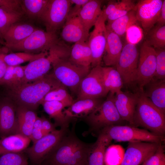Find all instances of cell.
I'll use <instances>...</instances> for the list:
<instances>
[{"label": "cell", "instance_id": "45", "mask_svg": "<svg viewBox=\"0 0 165 165\" xmlns=\"http://www.w3.org/2000/svg\"><path fill=\"white\" fill-rule=\"evenodd\" d=\"M0 6L6 7L23 13L20 0H0Z\"/></svg>", "mask_w": 165, "mask_h": 165}, {"label": "cell", "instance_id": "46", "mask_svg": "<svg viewBox=\"0 0 165 165\" xmlns=\"http://www.w3.org/2000/svg\"><path fill=\"white\" fill-rule=\"evenodd\" d=\"M9 50L6 46L0 49V83L8 66L5 63L4 57L5 55L8 53Z\"/></svg>", "mask_w": 165, "mask_h": 165}, {"label": "cell", "instance_id": "19", "mask_svg": "<svg viewBox=\"0 0 165 165\" xmlns=\"http://www.w3.org/2000/svg\"><path fill=\"white\" fill-rule=\"evenodd\" d=\"M38 28L32 23L23 20L13 23L3 36L5 46L21 42Z\"/></svg>", "mask_w": 165, "mask_h": 165}, {"label": "cell", "instance_id": "29", "mask_svg": "<svg viewBox=\"0 0 165 165\" xmlns=\"http://www.w3.org/2000/svg\"><path fill=\"white\" fill-rule=\"evenodd\" d=\"M49 0H20L24 16L31 20L40 21Z\"/></svg>", "mask_w": 165, "mask_h": 165}, {"label": "cell", "instance_id": "44", "mask_svg": "<svg viewBox=\"0 0 165 165\" xmlns=\"http://www.w3.org/2000/svg\"><path fill=\"white\" fill-rule=\"evenodd\" d=\"M125 0L120 1H111L109 2L106 7L102 10L101 15L106 21L107 17L121 6L124 3Z\"/></svg>", "mask_w": 165, "mask_h": 165}, {"label": "cell", "instance_id": "4", "mask_svg": "<svg viewBox=\"0 0 165 165\" xmlns=\"http://www.w3.org/2000/svg\"><path fill=\"white\" fill-rule=\"evenodd\" d=\"M69 57L59 58L52 64L54 77L73 94H77L79 84L90 71V67L75 64Z\"/></svg>", "mask_w": 165, "mask_h": 165}, {"label": "cell", "instance_id": "13", "mask_svg": "<svg viewBox=\"0 0 165 165\" xmlns=\"http://www.w3.org/2000/svg\"><path fill=\"white\" fill-rule=\"evenodd\" d=\"M156 53L155 49L145 41L139 53L135 83L143 88L154 77L156 71Z\"/></svg>", "mask_w": 165, "mask_h": 165}, {"label": "cell", "instance_id": "32", "mask_svg": "<svg viewBox=\"0 0 165 165\" xmlns=\"http://www.w3.org/2000/svg\"><path fill=\"white\" fill-rule=\"evenodd\" d=\"M103 80L107 91L112 94L121 90L123 85L122 77L116 69L102 67Z\"/></svg>", "mask_w": 165, "mask_h": 165}, {"label": "cell", "instance_id": "31", "mask_svg": "<svg viewBox=\"0 0 165 165\" xmlns=\"http://www.w3.org/2000/svg\"><path fill=\"white\" fill-rule=\"evenodd\" d=\"M138 21L135 9L131 10L126 15L111 22H108L106 29L114 32L120 37L126 33L128 28L136 24Z\"/></svg>", "mask_w": 165, "mask_h": 165}, {"label": "cell", "instance_id": "24", "mask_svg": "<svg viewBox=\"0 0 165 165\" xmlns=\"http://www.w3.org/2000/svg\"><path fill=\"white\" fill-rule=\"evenodd\" d=\"M102 1L89 0L79 10L78 16L86 32L89 35V31L94 26L100 15Z\"/></svg>", "mask_w": 165, "mask_h": 165}, {"label": "cell", "instance_id": "18", "mask_svg": "<svg viewBox=\"0 0 165 165\" xmlns=\"http://www.w3.org/2000/svg\"><path fill=\"white\" fill-rule=\"evenodd\" d=\"M138 98L137 91L133 93L120 90L114 96V102L122 119L134 127V119Z\"/></svg>", "mask_w": 165, "mask_h": 165}, {"label": "cell", "instance_id": "14", "mask_svg": "<svg viewBox=\"0 0 165 165\" xmlns=\"http://www.w3.org/2000/svg\"><path fill=\"white\" fill-rule=\"evenodd\" d=\"M105 21L101 14L93 31L89 33L88 42L91 53L92 68L101 65L103 57L106 41Z\"/></svg>", "mask_w": 165, "mask_h": 165}, {"label": "cell", "instance_id": "1", "mask_svg": "<svg viewBox=\"0 0 165 165\" xmlns=\"http://www.w3.org/2000/svg\"><path fill=\"white\" fill-rule=\"evenodd\" d=\"M62 85L53 73L47 74L33 82L7 89L6 96L16 106L35 111L48 93Z\"/></svg>", "mask_w": 165, "mask_h": 165}, {"label": "cell", "instance_id": "37", "mask_svg": "<svg viewBox=\"0 0 165 165\" xmlns=\"http://www.w3.org/2000/svg\"><path fill=\"white\" fill-rule=\"evenodd\" d=\"M125 151L119 145H113L106 149L104 156L105 165H120Z\"/></svg>", "mask_w": 165, "mask_h": 165}, {"label": "cell", "instance_id": "22", "mask_svg": "<svg viewBox=\"0 0 165 165\" xmlns=\"http://www.w3.org/2000/svg\"><path fill=\"white\" fill-rule=\"evenodd\" d=\"M106 39L104 62L107 66H116L123 47L121 40L118 35L107 29Z\"/></svg>", "mask_w": 165, "mask_h": 165}, {"label": "cell", "instance_id": "43", "mask_svg": "<svg viewBox=\"0 0 165 165\" xmlns=\"http://www.w3.org/2000/svg\"><path fill=\"white\" fill-rule=\"evenodd\" d=\"M44 136L42 129L41 118L38 116L33 125L30 139L34 143Z\"/></svg>", "mask_w": 165, "mask_h": 165}, {"label": "cell", "instance_id": "33", "mask_svg": "<svg viewBox=\"0 0 165 165\" xmlns=\"http://www.w3.org/2000/svg\"><path fill=\"white\" fill-rule=\"evenodd\" d=\"M24 15L20 12L6 7L0 6V37L13 23L23 20Z\"/></svg>", "mask_w": 165, "mask_h": 165}, {"label": "cell", "instance_id": "52", "mask_svg": "<svg viewBox=\"0 0 165 165\" xmlns=\"http://www.w3.org/2000/svg\"><path fill=\"white\" fill-rule=\"evenodd\" d=\"M38 165H41V164H39Z\"/></svg>", "mask_w": 165, "mask_h": 165}, {"label": "cell", "instance_id": "25", "mask_svg": "<svg viewBox=\"0 0 165 165\" xmlns=\"http://www.w3.org/2000/svg\"><path fill=\"white\" fill-rule=\"evenodd\" d=\"M41 105L50 118L53 120L56 127L68 129L72 120L64 113L63 109L65 107L62 103L57 101H47L42 102Z\"/></svg>", "mask_w": 165, "mask_h": 165}, {"label": "cell", "instance_id": "15", "mask_svg": "<svg viewBox=\"0 0 165 165\" xmlns=\"http://www.w3.org/2000/svg\"><path fill=\"white\" fill-rule=\"evenodd\" d=\"M161 143L129 142L120 165H140L157 150Z\"/></svg>", "mask_w": 165, "mask_h": 165}, {"label": "cell", "instance_id": "21", "mask_svg": "<svg viewBox=\"0 0 165 165\" xmlns=\"http://www.w3.org/2000/svg\"><path fill=\"white\" fill-rule=\"evenodd\" d=\"M103 102L101 98L76 100L71 105L63 111V112L71 120L77 118L83 119L93 112Z\"/></svg>", "mask_w": 165, "mask_h": 165}, {"label": "cell", "instance_id": "8", "mask_svg": "<svg viewBox=\"0 0 165 165\" xmlns=\"http://www.w3.org/2000/svg\"><path fill=\"white\" fill-rule=\"evenodd\" d=\"M59 41L57 33H49L38 28L21 42L6 47L14 51L38 54L48 51Z\"/></svg>", "mask_w": 165, "mask_h": 165}, {"label": "cell", "instance_id": "28", "mask_svg": "<svg viewBox=\"0 0 165 165\" xmlns=\"http://www.w3.org/2000/svg\"><path fill=\"white\" fill-rule=\"evenodd\" d=\"M16 114L19 133L30 138L32 127L38 116L35 111L16 106Z\"/></svg>", "mask_w": 165, "mask_h": 165}, {"label": "cell", "instance_id": "5", "mask_svg": "<svg viewBox=\"0 0 165 165\" xmlns=\"http://www.w3.org/2000/svg\"><path fill=\"white\" fill-rule=\"evenodd\" d=\"M70 52L69 47L61 42L52 46L47 55L30 62L24 66L22 84L35 81L47 74L52 67L53 62L57 58L68 57Z\"/></svg>", "mask_w": 165, "mask_h": 165}, {"label": "cell", "instance_id": "16", "mask_svg": "<svg viewBox=\"0 0 165 165\" xmlns=\"http://www.w3.org/2000/svg\"><path fill=\"white\" fill-rule=\"evenodd\" d=\"M163 0H141L136 4L135 10L138 21L147 32L156 24Z\"/></svg>", "mask_w": 165, "mask_h": 165}, {"label": "cell", "instance_id": "41", "mask_svg": "<svg viewBox=\"0 0 165 165\" xmlns=\"http://www.w3.org/2000/svg\"><path fill=\"white\" fill-rule=\"evenodd\" d=\"M136 4L131 0H125L124 4L107 17L108 22H111L127 14L132 10L135 9Z\"/></svg>", "mask_w": 165, "mask_h": 165}, {"label": "cell", "instance_id": "26", "mask_svg": "<svg viewBox=\"0 0 165 165\" xmlns=\"http://www.w3.org/2000/svg\"><path fill=\"white\" fill-rule=\"evenodd\" d=\"M98 134L89 155L87 165H105V152L112 140L104 134Z\"/></svg>", "mask_w": 165, "mask_h": 165}, {"label": "cell", "instance_id": "9", "mask_svg": "<svg viewBox=\"0 0 165 165\" xmlns=\"http://www.w3.org/2000/svg\"><path fill=\"white\" fill-rule=\"evenodd\" d=\"M71 4L69 0H49L40 20L46 27V31L56 33L62 28Z\"/></svg>", "mask_w": 165, "mask_h": 165}, {"label": "cell", "instance_id": "23", "mask_svg": "<svg viewBox=\"0 0 165 165\" xmlns=\"http://www.w3.org/2000/svg\"><path fill=\"white\" fill-rule=\"evenodd\" d=\"M144 87L145 89L143 88L145 96L165 115V79L153 77Z\"/></svg>", "mask_w": 165, "mask_h": 165}, {"label": "cell", "instance_id": "6", "mask_svg": "<svg viewBox=\"0 0 165 165\" xmlns=\"http://www.w3.org/2000/svg\"><path fill=\"white\" fill-rule=\"evenodd\" d=\"M114 95L110 93L105 101L91 113L83 118L89 126V132H99V133L105 127L120 125L124 121L115 105Z\"/></svg>", "mask_w": 165, "mask_h": 165}, {"label": "cell", "instance_id": "34", "mask_svg": "<svg viewBox=\"0 0 165 165\" xmlns=\"http://www.w3.org/2000/svg\"><path fill=\"white\" fill-rule=\"evenodd\" d=\"M48 52L47 51L38 54L24 52L7 53L5 55L4 59L8 66H17L26 62H31L45 56L48 54Z\"/></svg>", "mask_w": 165, "mask_h": 165}, {"label": "cell", "instance_id": "38", "mask_svg": "<svg viewBox=\"0 0 165 165\" xmlns=\"http://www.w3.org/2000/svg\"><path fill=\"white\" fill-rule=\"evenodd\" d=\"M0 165H28L27 157L20 152H8L0 157Z\"/></svg>", "mask_w": 165, "mask_h": 165}, {"label": "cell", "instance_id": "17", "mask_svg": "<svg viewBox=\"0 0 165 165\" xmlns=\"http://www.w3.org/2000/svg\"><path fill=\"white\" fill-rule=\"evenodd\" d=\"M16 109V105L9 98L6 96L0 98V135L2 138L19 133Z\"/></svg>", "mask_w": 165, "mask_h": 165}, {"label": "cell", "instance_id": "40", "mask_svg": "<svg viewBox=\"0 0 165 165\" xmlns=\"http://www.w3.org/2000/svg\"><path fill=\"white\" fill-rule=\"evenodd\" d=\"M164 146L160 144L156 151L141 165H165Z\"/></svg>", "mask_w": 165, "mask_h": 165}, {"label": "cell", "instance_id": "30", "mask_svg": "<svg viewBox=\"0 0 165 165\" xmlns=\"http://www.w3.org/2000/svg\"><path fill=\"white\" fill-rule=\"evenodd\" d=\"M31 141L29 137L18 133L2 138L0 145L9 152H20L27 148Z\"/></svg>", "mask_w": 165, "mask_h": 165}, {"label": "cell", "instance_id": "50", "mask_svg": "<svg viewBox=\"0 0 165 165\" xmlns=\"http://www.w3.org/2000/svg\"><path fill=\"white\" fill-rule=\"evenodd\" d=\"M10 152H9L5 149H4L2 146L0 145V155H2L5 153Z\"/></svg>", "mask_w": 165, "mask_h": 165}, {"label": "cell", "instance_id": "7", "mask_svg": "<svg viewBox=\"0 0 165 165\" xmlns=\"http://www.w3.org/2000/svg\"><path fill=\"white\" fill-rule=\"evenodd\" d=\"M100 133L105 134L112 140L118 141L162 143L165 141L164 137L131 126H111L103 129L98 134Z\"/></svg>", "mask_w": 165, "mask_h": 165}, {"label": "cell", "instance_id": "36", "mask_svg": "<svg viewBox=\"0 0 165 165\" xmlns=\"http://www.w3.org/2000/svg\"><path fill=\"white\" fill-rule=\"evenodd\" d=\"M145 41L154 48L165 49V26L157 24L147 32Z\"/></svg>", "mask_w": 165, "mask_h": 165}, {"label": "cell", "instance_id": "20", "mask_svg": "<svg viewBox=\"0 0 165 165\" xmlns=\"http://www.w3.org/2000/svg\"><path fill=\"white\" fill-rule=\"evenodd\" d=\"M61 36L62 39L75 43L88 41V34L78 16L67 19L62 27Z\"/></svg>", "mask_w": 165, "mask_h": 165}, {"label": "cell", "instance_id": "12", "mask_svg": "<svg viewBox=\"0 0 165 165\" xmlns=\"http://www.w3.org/2000/svg\"><path fill=\"white\" fill-rule=\"evenodd\" d=\"M102 67L93 68L82 79L79 88L76 100L86 98H101L108 93L104 86Z\"/></svg>", "mask_w": 165, "mask_h": 165}, {"label": "cell", "instance_id": "27", "mask_svg": "<svg viewBox=\"0 0 165 165\" xmlns=\"http://www.w3.org/2000/svg\"><path fill=\"white\" fill-rule=\"evenodd\" d=\"M69 59L77 65L86 67H90L91 53L88 41L75 43L71 48Z\"/></svg>", "mask_w": 165, "mask_h": 165}, {"label": "cell", "instance_id": "2", "mask_svg": "<svg viewBox=\"0 0 165 165\" xmlns=\"http://www.w3.org/2000/svg\"><path fill=\"white\" fill-rule=\"evenodd\" d=\"M64 137L41 165H87L93 143L85 142L73 133Z\"/></svg>", "mask_w": 165, "mask_h": 165}, {"label": "cell", "instance_id": "42", "mask_svg": "<svg viewBox=\"0 0 165 165\" xmlns=\"http://www.w3.org/2000/svg\"><path fill=\"white\" fill-rule=\"evenodd\" d=\"M126 34L128 43L135 45L141 41L143 35L141 29L136 24L129 27Z\"/></svg>", "mask_w": 165, "mask_h": 165}, {"label": "cell", "instance_id": "11", "mask_svg": "<svg viewBox=\"0 0 165 165\" xmlns=\"http://www.w3.org/2000/svg\"><path fill=\"white\" fill-rule=\"evenodd\" d=\"M139 52L135 45L127 43L123 47L116 70L123 83L128 86L136 82Z\"/></svg>", "mask_w": 165, "mask_h": 165}, {"label": "cell", "instance_id": "3", "mask_svg": "<svg viewBox=\"0 0 165 165\" xmlns=\"http://www.w3.org/2000/svg\"><path fill=\"white\" fill-rule=\"evenodd\" d=\"M143 88H139L137 91L138 101L134 119V127H141L156 135L164 137L165 115L145 96Z\"/></svg>", "mask_w": 165, "mask_h": 165}, {"label": "cell", "instance_id": "10", "mask_svg": "<svg viewBox=\"0 0 165 165\" xmlns=\"http://www.w3.org/2000/svg\"><path fill=\"white\" fill-rule=\"evenodd\" d=\"M68 133V129L56 130L43 137L24 151L33 163L40 164Z\"/></svg>", "mask_w": 165, "mask_h": 165}, {"label": "cell", "instance_id": "35", "mask_svg": "<svg viewBox=\"0 0 165 165\" xmlns=\"http://www.w3.org/2000/svg\"><path fill=\"white\" fill-rule=\"evenodd\" d=\"M53 101L60 102L66 107L70 106L75 100L68 92L66 87L62 85L48 93L44 97L42 103Z\"/></svg>", "mask_w": 165, "mask_h": 165}, {"label": "cell", "instance_id": "47", "mask_svg": "<svg viewBox=\"0 0 165 165\" xmlns=\"http://www.w3.org/2000/svg\"><path fill=\"white\" fill-rule=\"evenodd\" d=\"M42 127L43 133L45 135L55 130L56 126L44 116L41 117Z\"/></svg>", "mask_w": 165, "mask_h": 165}, {"label": "cell", "instance_id": "39", "mask_svg": "<svg viewBox=\"0 0 165 165\" xmlns=\"http://www.w3.org/2000/svg\"><path fill=\"white\" fill-rule=\"evenodd\" d=\"M156 53V71L154 78L160 79H165V49H155Z\"/></svg>", "mask_w": 165, "mask_h": 165}, {"label": "cell", "instance_id": "51", "mask_svg": "<svg viewBox=\"0 0 165 165\" xmlns=\"http://www.w3.org/2000/svg\"><path fill=\"white\" fill-rule=\"evenodd\" d=\"M2 39L0 37V44H1V43H2Z\"/></svg>", "mask_w": 165, "mask_h": 165}, {"label": "cell", "instance_id": "48", "mask_svg": "<svg viewBox=\"0 0 165 165\" xmlns=\"http://www.w3.org/2000/svg\"><path fill=\"white\" fill-rule=\"evenodd\" d=\"M157 24L165 25V0H163L160 12L157 22Z\"/></svg>", "mask_w": 165, "mask_h": 165}, {"label": "cell", "instance_id": "49", "mask_svg": "<svg viewBox=\"0 0 165 165\" xmlns=\"http://www.w3.org/2000/svg\"><path fill=\"white\" fill-rule=\"evenodd\" d=\"M70 1L72 4H77L83 6L88 2L89 0H71Z\"/></svg>", "mask_w": 165, "mask_h": 165}]
</instances>
